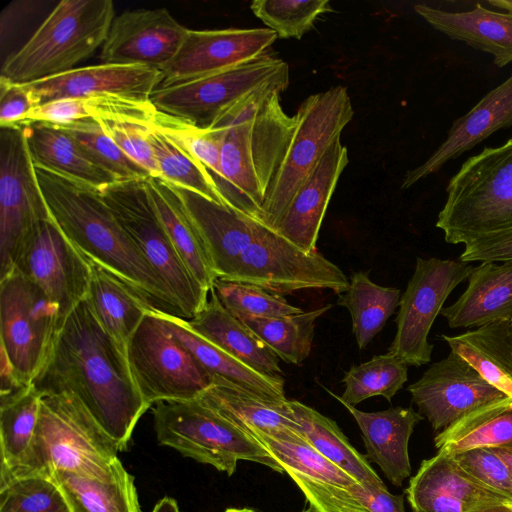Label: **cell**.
<instances>
[{
	"label": "cell",
	"instance_id": "6da1fadb",
	"mask_svg": "<svg viewBox=\"0 0 512 512\" xmlns=\"http://www.w3.org/2000/svg\"><path fill=\"white\" fill-rule=\"evenodd\" d=\"M171 187L200 233L216 279L252 284L282 296L318 289L340 295L347 290V276L318 251L305 252L259 219Z\"/></svg>",
	"mask_w": 512,
	"mask_h": 512
},
{
	"label": "cell",
	"instance_id": "7a4b0ae2",
	"mask_svg": "<svg viewBox=\"0 0 512 512\" xmlns=\"http://www.w3.org/2000/svg\"><path fill=\"white\" fill-rule=\"evenodd\" d=\"M40 394L70 391L98 425L126 451L150 408L132 377L126 354L102 327L87 299L66 317L32 381Z\"/></svg>",
	"mask_w": 512,
	"mask_h": 512
},
{
	"label": "cell",
	"instance_id": "3957f363",
	"mask_svg": "<svg viewBox=\"0 0 512 512\" xmlns=\"http://www.w3.org/2000/svg\"><path fill=\"white\" fill-rule=\"evenodd\" d=\"M35 173L51 217L88 261L120 279L151 306L181 317L164 282L100 190L47 169L35 167Z\"/></svg>",
	"mask_w": 512,
	"mask_h": 512
},
{
	"label": "cell",
	"instance_id": "277c9868",
	"mask_svg": "<svg viewBox=\"0 0 512 512\" xmlns=\"http://www.w3.org/2000/svg\"><path fill=\"white\" fill-rule=\"evenodd\" d=\"M288 85L276 82L254 91L224 110L209 126L225 129L221 170L226 206L259 220L296 123L280 102Z\"/></svg>",
	"mask_w": 512,
	"mask_h": 512
},
{
	"label": "cell",
	"instance_id": "5b68a950",
	"mask_svg": "<svg viewBox=\"0 0 512 512\" xmlns=\"http://www.w3.org/2000/svg\"><path fill=\"white\" fill-rule=\"evenodd\" d=\"M119 451L117 443L74 393L43 394L29 459L14 478H52L56 473L68 472L109 479L124 467L117 456Z\"/></svg>",
	"mask_w": 512,
	"mask_h": 512
},
{
	"label": "cell",
	"instance_id": "8992f818",
	"mask_svg": "<svg viewBox=\"0 0 512 512\" xmlns=\"http://www.w3.org/2000/svg\"><path fill=\"white\" fill-rule=\"evenodd\" d=\"M115 18L111 0H63L1 66L0 78L28 84L72 69L102 47Z\"/></svg>",
	"mask_w": 512,
	"mask_h": 512
},
{
	"label": "cell",
	"instance_id": "52a82bcc",
	"mask_svg": "<svg viewBox=\"0 0 512 512\" xmlns=\"http://www.w3.org/2000/svg\"><path fill=\"white\" fill-rule=\"evenodd\" d=\"M436 227L450 244L512 229V138L469 157L449 180Z\"/></svg>",
	"mask_w": 512,
	"mask_h": 512
},
{
	"label": "cell",
	"instance_id": "ba28073f",
	"mask_svg": "<svg viewBox=\"0 0 512 512\" xmlns=\"http://www.w3.org/2000/svg\"><path fill=\"white\" fill-rule=\"evenodd\" d=\"M353 116L350 96L341 85L312 94L301 103L290 142L262 205L263 223L277 228L295 193Z\"/></svg>",
	"mask_w": 512,
	"mask_h": 512
},
{
	"label": "cell",
	"instance_id": "9c48e42d",
	"mask_svg": "<svg viewBox=\"0 0 512 512\" xmlns=\"http://www.w3.org/2000/svg\"><path fill=\"white\" fill-rule=\"evenodd\" d=\"M158 443L184 457L208 464L228 476L240 460L284 473L280 464L256 440L203 405L191 401L158 402L152 408Z\"/></svg>",
	"mask_w": 512,
	"mask_h": 512
},
{
	"label": "cell",
	"instance_id": "30bf717a",
	"mask_svg": "<svg viewBox=\"0 0 512 512\" xmlns=\"http://www.w3.org/2000/svg\"><path fill=\"white\" fill-rule=\"evenodd\" d=\"M145 180L115 182L100 192L119 224L164 282L181 318L190 320L206 305L209 292L190 274L177 253L153 208Z\"/></svg>",
	"mask_w": 512,
	"mask_h": 512
},
{
	"label": "cell",
	"instance_id": "8fae6325",
	"mask_svg": "<svg viewBox=\"0 0 512 512\" xmlns=\"http://www.w3.org/2000/svg\"><path fill=\"white\" fill-rule=\"evenodd\" d=\"M126 357L150 407L158 402L195 400L213 383L212 376L169 333L153 306L130 338Z\"/></svg>",
	"mask_w": 512,
	"mask_h": 512
},
{
	"label": "cell",
	"instance_id": "7c38bea8",
	"mask_svg": "<svg viewBox=\"0 0 512 512\" xmlns=\"http://www.w3.org/2000/svg\"><path fill=\"white\" fill-rule=\"evenodd\" d=\"M61 325L57 304L37 284L17 271L0 279L1 349L25 384L38 374Z\"/></svg>",
	"mask_w": 512,
	"mask_h": 512
},
{
	"label": "cell",
	"instance_id": "4fadbf2b",
	"mask_svg": "<svg viewBox=\"0 0 512 512\" xmlns=\"http://www.w3.org/2000/svg\"><path fill=\"white\" fill-rule=\"evenodd\" d=\"M276 82H289V66L282 59L266 53L220 72L160 86L150 100L160 112L207 128L228 107Z\"/></svg>",
	"mask_w": 512,
	"mask_h": 512
},
{
	"label": "cell",
	"instance_id": "5bb4252c",
	"mask_svg": "<svg viewBox=\"0 0 512 512\" xmlns=\"http://www.w3.org/2000/svg\"><path fill=\"white\" fill-rule=\"evenodd\" d=\"M50 217L23 126L0 128V279L14 270L34 227Z\"/></svg>",
	"mask_w": 512,
	"mask_h": 512
},
{
	"label": "cell",
	"instance_id": "9a60e30c",
	"mask_svg": "<svg viewBox=\"0 0 512 512\" xmlns=\"http://www.w3.org/2000/svg\"><path fill=\"white\" fill-rule=\"evenodd\" d=\"M475 266L452 259L420 258L407 287L400 297L396 334L389 347L408 366L431 361L433 345L428 334L443 304Z\"/></svg>",
	"mask_w": 512,
	"mask_h": 512
},
{
	"label": "cell",
	"instance_id": "2e32d148",
	"mask_svg": "<svg viewBox=\"0 0 512 512\" xmlns=\"http://www.w3.org/2000/svg\"><path fill=\"white\" fill-rule=\"evenodd\" d=\"M13 271L29 278L57 304L63 323L87 297L92 263L74 247L50 217L39 222L28 235L19 250Z\"/></svg>",
	"mask_w": 512,
	"mask_h": 512
},
{
	"label": "cell",
	"instance_id": "e0dca14e",
	"mask_svg": "<svg viewBox=\"0 0 512 512\" xmlns=\"http://www.w3.org/2000/svg\"><path fill=\"white\" fill-rule=\"evenodd\" d=\"M407 390L419 413L435 431L447 428L488 402L507 396L453 351L433 363Z\"/></svg>",
	"mask_w": 512,
	"mask_h": 512
},
{
	"label": "cell",
	"instance_id": "ac0fdd59",
	"mask_svg": "<svg viewBox=\"0 0 512 512\" xmlns=\"http://www.w3.org/2000/svg\"><path fill=\"white\" fill-rule=\"evenodd\" d=\"M269 28L188 30L173 59L162 69L169 86L252 61L277 40Z\"/></svg>",
	"mask_w": 512,
	"mask_h": 512
},
{
	"label": "cell",
	"instance_id": "d6986e66",
	"mask_svg": "<svg viewBox=\"0 0 512 512\" xmlns=\"http://www.w3.org/2000/svg\"><path fill=\"white\" fill-rule=\"evenodd\" d=\"M188 30L165 8L125 11L111 24L101 47V63L148 66L162 71Z\"/></svg>",
	"mask_w": 512,
	"mask_h": 512
},
{
	"label": "cell",
	"instance_id": "ffe728a7",
	"mask_svg": "<svg viewBox=\"0 0 512 512\" xmlns=\"http://www.w3.org/2000/svg\"><path fill=\"white\" fill-rule=\"evenodd\" d=\"M258 443L296 483L309 504L321 512H370L356 495L361 483L320 455L306 440L263 437Z\"/></svg>",
	"mask_w": 512,
	"mask_h": 512
},
{
	"label": "cell",
	"instance_id": "44dd1931",
	"mask_svg": "<svg viewBox=\"0 0 512 512\" xmlns=\"http://www.w3.org/2000/svg\"><path fill=\"white\" fill-rule=\"evenodd\" d=\"M163 77V72L153 67L101 63L24 85L37 106L57 99L105 94L150 100Z\"/></svg>",
	"mask_w": 512,
	"mask_h": 512
},
{
	"label": "cell",
	"instance_id": "7402d4cb",
	"mask_svg": "<svg viewBox=\"0 0 512 512\" xmlns=\"http://www.w3.org/2000/svg\"><path fill=\"white\" fill-rule=\"evenodd\" d=\"M197 399L257 442L305 440L288 399L266 398L218 378Z\"/></svg>",
	"mask_w": 512,
	"mask_h": 512
},
{
	"label": "cell",
	"instance_id": "603a6c76",
	"mask_svg": "<svg viewBox=\"0 0 512 512\" xmlns=\"http://www.w3.org/2000/svg\"><path fill=\"white\" fill-rule=\"evenodd\" d=\"M512 126V75L489 91L465 115L456 119L446 139L420 166L409 170L401 188L407 189L421 179L439 171L447 162L468 150L500 129Z\"/></svg>",
	"mask_w": 512,
	"mask_h": 512
},
{
	"label": "cell",
	"instance_id": "cb8c5ba5",
	"mask_svg": "<svg viewBox=\"0 0 512 512\" xmlns=\"http://www.w3.org/2000/svg\"><path fill=\"white\" fill-rule=\"evenodd\" d=\"M348 163V150L339 136L295 193L275 230L303 251L316 252L327 206Z\"/></svg>",
	"mask_w": 512,
	"mask_h": 512
},
{
	"label": "cell",
	"instance_id": "d4e9b609",
	"mask_svg": "<svg viewBox=\"0 0 512 512\" xmlns=\"http://www.w3.org/2000/svg\"><path fill=\"white\" fill-rule=\"evenodd\" d=\"M325 389L354 417L363 437L367 459L377 464L393 485L400 487L412 471L408 443L423 416L410 407L364 412Z\"/></svg>",
	"mask_w": 512,
	"mask_h": 512
},
{
	"label": "cell",
	"instance_id": "484cf974",
	"mask_svg": "<svg viewBox=\"0 0 512 512\" xmlns=\"http://www.w3.org/2000/svg\"><path fill=\"white\" fill-rule=\"evenodd\" d=\"M413 8L432 28L450 39L491 54L496 67L512 62V14L489 10L480 3L465 12H448L427 4Z\"/></svg>",
	"mask_w": 512,
	"mask_h": 512
},
{
	"label": "cell",
	"instance_id": "4316f807",
	"mask_svg": "<svg viewBox=\"0 0 512 512\" xmlns=\"http://www.w3.org/2000/svg\"><path fill=\"white\" fill-rule=\"evenodd\" d=\"M440 314L450 328H478L512 319V260L474 267L466 290Z\"/></svg>",
	"mask_w": 512,
	"mask_h": 512
},
{
	"label": "cell",
	"instance_id": "83f0119b",
	"mask_svg": "<svg viewBox=\"0 0 512 512\" xmlns=\"http://www.w3.org/2000/svg\"><path fill=\"white\" fill-rule=\"evenodd\" d=\"M169 333L185 347L212 376L260 396L285 400L283 376H270L239 361L219 346L196 333L186 319L155 308Z\"/></svg>",
	"mask_w": 512,
	"mask_h": 512
},
{
	"label": "cell",
	"instance_id": "f1b7e54d",
	"mask_svg": "<svg viewBox=\"0 0 512 512\" xmlns=\"http://www.w3.org/2000/svg\"><path fill=\"white\" fill-rule=\"evenodd\" d=\"M188 325L198 334L249 367L270 376H283L279 358L245 324L227 311L213 291Z\"/></svg>",
	"mask_w": 512,
	"mask_h": 512
},
{
	"label": "cell",
	"instance_id": "f546056e",
	"mask_svg": "<svg viewBox=\"0 0 512 512\" xmlns=\"http://www.w3.org/2000/svg\"><path fill=\"white\" fill-rule=\"evenodd\" d=\"M148 195L166 233L195 280L210 293L216 276L200 233L174 189L160 178L145 180Z\"/></svg>",
	"mask_w": 512,
	"mask_h": 512
},
{
	"label": "cell",
	"instance_id": "4dcf8cb0",
	"mask_svg": "<svg viewBox=\"0 0 512 512\" xmlns=\"http://www.w3.org/2000/svg\"><path fill=\"white\" fill-rule=\"evenodd\" d=\"M22 126L35 167L62 174L98 190L116 182L61 127L41 122Z\"/></svg>",
	"mask_w": 512,
	"mask_h": 512
},
{
	"label": "cell",
	"instance_id": "1f68e13d",
	"mask_svg": "<svg viewBox=\"0 0 512 512\" xmlns=\"http://www.w3.org/2000/svg\"><path fill=\"white\" fill-rule=\"evenodd\" d=\"M442 338L489 384L512 398V319Z\"/></svg>",
	"mask_w": 512,
	"mask_h": 512
},
{
	"label": "cell",
	"instance_id": "d6a6232c",
	"mask_svg": "<svg viewBox=\"0 0 512 512\" xmlns=\"http://www.w3.org/2000/svg\"><path fill=\"white\" fill-rule=\"evenodd\" d=\"M86 299L99 323L126 354L130 338L151 305L120 279L93 263Z\"/></svg>",
	"mask_w": 512,
	"mask_h": 512
},
{
	"label": "cell",
	"instance_id": "836d02e7",
	"mask_svg": "<svg viewBox=\"0 0 512 512\" xmlns=\"http://www.w3.org/2000/svg\"><path fill=\"white\" fill-rule=\"evenodd\" d=\"M434 444L438 452L448 454L512 447V398L505 396L474 409L439 432Z\"/></svg>",
	"mask_w": 512,
	"mask_h": 512
},
{
	"label": "cell",
	"instance_id": "e575fe53",
	"mask_svg": "<svg viewBox=\"0 0 512 512\" xmlns=\"http://www.w3.org/2000/svg\"><path fill=\"white\" fill-rule=\"evenodd\" d=\"M156 108L151 100L105 94L49 101L32 109L23 125L41 122L57 126L85 119H114L151 124Z\"/></svg>",
	"mask_w": 512,
	"mask_h": 512
},
{
	"label": "cell",
	"instance_id": "d590c367",
	"mask_svg": "<svg viewBox=\"0 0 512 512\" xmlns=\"http://www.w3.org/2000/svg\"><path fill=\"white\" fill-rule=\"evenodd\" d=\"M290 406L305 440L315 451L363 486L386 488L367 457L351 445L335 421L300 401L290 400Z\"/></svg>",
	"mask_w": 512,
	"mask_h": 512
},
{
	"label": "cell",
	"instance_id": "8d00e7d4",
	"mask_svg": "<svg viewBox=\"0 0 512 512\" xmlns=\"http://www.w3.org/2000/svg\"><path fill=\"white\" fill-rule=\"evenodd\" d=\"M41 395L32 386L0 399V482L17 477L32 449Z\"/></svg>",
	"mask_w": 512,
	"mask_h": 512
},
{
	"label": "cell",
	"instance_id": "74e56055",
	"mask_svg": "<svg viewBox=\"0 0 512 512\" xmlns=\"http://www.w3.org/2000/svg\"><path fill=\"white\" fill-rule=\"evenodd\" d=\"M70 512H141L134 476L124 467L109 479L59 472L52 476Z\"/></svg>",
	"mask_w": 512,
	"mask_h": 512
},
{
	"label": "cell",
	"instance_id": "f35d334b",
	"mask_svg": "<svg viewBox=\"0 0 512 512\" xmlns=\"http://www.w3.org/2000/svg\"><path fill=\"white\" fill-rule=\"evenodd\" d=\"M400 290L372 282L367 272H356L349 280L338 304L347 308L359 349H364L382 330L399 306Z\"/></svg>",
	"mask_w": 512,
	"mask_h": 512
},
{
	"label": "cell",
	"instance_id": "ab89813d",
	"mask_svg": "<svg viewBox=\"0 0 512 512\" xmlns=\"http://www.w3.org/2000/svg\"><path fill=\"white\" fill-rule=\"evenodd\" d=\"M408 486L455 498L464 504L467 512L511 501L473 479L457 464L452 454L444 452L423 460Z\"/></svg>",
	"mask_w": 512,
	"mask_h": 512
},
{
	"label": "cell",
	"instance_id": "60d3db41",
	"mask_svg": "<svg viewBox=\"0 0 512 512\" xmlns=\"http://www.w3.org/2000/svg\"><path fill=\"white\" fill-rule=\"evenodd\" d=\"M330 308L331 304H327L311 311L281 317H235L249 327L279 359L301 365L310 355L316 320Z\"/></svg>",
	"mask_w": 512,
	"mask_h": 512
},
{
	"label": "cell",
	"instance_id": "b9f144b4",
	"mask_svg": "<svg viewBox=\"0 0 512 512\" xmlns=\"http://www.w3.org/2000/svg\"><path fill=\"white\" fill-rule=\"evenodd\" d=\"M148 137L154 151L160 179L171 186L193 191L225 205L212 176L199 161L152 124L149 127Z\"/></svg>",
	"mask_w": 512,
	"mask_h": 512
},
{
	"label": "cell",
	"instance_id": "7bdbcfd3",
	"mask_svg": "<svg viewBox=\"0 0 512 512\" xmlns=\"http://www.w3.org/2000/svg\"><path fill=\"white\" fill-rule=\"evenodd\" d=\"M407 379L408 365L402 359L390 352L375 355L345 372V389L337 397L352 406L375 396L391 401Z\"/></svg>",
	"mask_w": 512,
	"mask_h": 512
},
{
	"label": "cell",
	"instance_id": "ee69618b",
	"mask_svg": "<svg viewBox=\"0 0 512 512\" xmlns=\"http://www.w3.org/2000/svg\"><path fill=\"white\" fill-rule=\"evenodd\" d=\"M151 124L208 170L222 196L224 179L221 170V149L225 129L203 128L186 119L158 110Z\"/></svg>",
	"mask_w": 512,
	"mask_h": 512
},
{
	"label": "cell",
	"instance_id": "f6af8a7d",
	"mask_svg": "<svg viewBox=\"0 0 512 512\" xmlns=\"http://www.w3.org/2000/svg\"><path fill=\"white\" fill-rule=\"evenodd\" d=\"M85 151L89 158L116 182L145 180L150 174L128 157L103 131L97 120L85 119L59 126Z\"/></svg>",
	"mask_w": 512,
	"mask_h": 512
},
{
	"label": "cell",
	"instance_id": "bcb514c9",
	"mask_svg": "<svg viewBox=\"0 0 512 512\" xmlns=\"http://www.w3.org/2000/svg\"><path fill=\"white\" fill-rule=\"evenodd\" d=\"M250 8L278 38L296 39L313 27L319 15L332 11L328 0H255Z\"/></svg>",
	"mask_w": 512,
	"mask_h": 512
},
{
	"label": "cell",
	"instance_id": "7dc6e473",
	"mask_svg": "<svg viewBox=\"0 0 512 512\" xmlns=\"http://www.w3.org/2000/svg\"><path fill=\"white\" fill-rule=\"evenodd\" d=\"M211 291L234 316L270 318L303 312L301 308L289 304L282 295L252 284L216 279Z\"/></svg>",
	"mask_w": 512,
	"mask_h": 512
},
{
	"label": "cell",
	"instance_id": "c3c4849f",
	"mask_svg": "<svg viewBox=\"0 0 512 512\" xmlns=\"http://www.w3.org/2000/svg\"><path fill=\"white\" fill-rule=\"evenodd\" d=\"M0 512H70L52 478L29 475L0 483Z\"/></svg>",
	"mask_w": 512,
	"mask_h": 512
},
{
	"label": "cell",
	"instance_id": "681fc988",
	"mask_svg": "<svg viewBox=\"0 0 512 512\" xmlns=\"http://www.w3.org/2000/svg\"><path fill=\"white\" fill-rule=\"evenodd\" d=\"M452 455L473 479L512 501L509 469L492 448H476Z\"/></svg>",
	"mask_w": 512,
	"mask_h": 512
},
{
	"label": "cell",
	"instance_id": "f907efd6",
	"mask_svg": "<svg viewBox=\"0 0 512 512\" xmlns=\"http://www.w3.org/2000/svg\"><path fill=\"white\" fill-rule=\"evenodd\" d=\"M97 121L103 131L128 157L144 168L151 177L159 178L154 151L148 137L151 124L114 119Z\"/></svg>",
	"mask_w": 512,
	"mask_h": 512
},
{
	"label": "cell",
	"instance_id": "816d5d0a",
	"mask_svg": "<svg viewBox=\"0 0 512 512\" xmlns=\"http://www.w3.org/2000/svg\"><path fill=\"white\" fill-rule=\"evenodd\" d=\"M463 262H504L512 260V229L480 236L464 244Z\"/></svg>",
	"mask_w": 512,
	"mask_h": 512
},
{
	"label": "cell",
	"instance_id": "f5cc1de1",
	"mask_svg": "<svg viewBox=\"0 0 512 512\" xmlns=\"http://www.w3.org/2000/svg\"><path fill=\"white\" fill-rule=\"evenodd\" d=\"M36 106L24 84L0 78V128L21 126Z\"/></svg>",
	"mask_w": 512,
	"mask_h": 512
},
{
	"label": "cell",
	"instance_id": "db71d44e",
	"mask_svg": "<svg viewBox=\"0 0 512 512\" xmlns=\"http://www.w3.org/2000/svg\"><path fill=\"white\" fill-rule=\"evenodd\" d=\"M405 493L412 512H467L462 502L440 492L408 486Z\"/></svg>",
	"mask_w": 512,
	"mask_h": 512
},
{
	"label": "cell",
	"instance_id": "11a10c76",
	"mask_svg": "<svg viewBox=\"0 0 512 512\" xmlns=\"http://www.w3.org/2000/svg\"><path fill=\"white\" fill-rule=\"evenodd\" d=\"M356 495L370 512H405L404 498L394 495L386 488H375L359 484Z\"/></svg>",
	"mask_w": 512,
	"mask_h": 512
},
{
	"label": "cell",
	"instance_id": "9f6ffc18",
	"mask_svg": "<svg viewBox=\"0 0 512 512\" xmlns=\"http://www.w3.org/2000/svg\"><path fill=\"white\" fill-rule=\"evenodd\" d=\"M151 512H181L177 501L172 498L165 496L160 499L154 506Z\"/></svg>",
	"mask_w": 512,
	"mask_h": 512
},
{
	"label": "cell",
	"instance_id": "6f0895ef",
	"mask_svg": "<svg viewBox=\"0 0 512 512\" xmlns=\"http://www.w3.org/2000/svg\"><path fill=\"white\" fill-rule=\"evenodd\" d=\"M471 512H512V501L495 504L490 506H485Z\"/></svg>",
	"mask_w": 512,
	"mask_h": 512
},
{
	"label": "cell",
	"instance_id": "680465c9",
	"mask_svg": "<svg viewBox=\"0 0 512 512\" xmlns=\"http://www.w3.org/2000/svg\"><path fill=\"white\" fill-rule=\"evenodd\" d=\"M507 465L512 478V447L492 448Z\"/></svg>",
	"mask_w": 512,
	"mask_h": 512
},
{
	"label": "cell",
	"instance_id": "91938a15",
	"mask_svg": "<svg viewBox=\"0 0 512 512\" xmlns=\"http://www.w3.org/2000/svg\"><path fill=\"white\" fill-rule=\"evenodd\" d=\"M488 3L512 14V0H489Z\"/></svg>",
	"mask_w": 512,
	"mask_h": 512
},
{
	"label": "cell",
	"instance_id": "94428289",
	"mask_svg": "<svg viewBox=\"0 0 512 512\" xmlns=\"http://www.w3.org/2000/svg\"><path fill=\"white\" fill-rule=\"evenodd\" d=\"M225 512H257L253 509L249 508H228L225 510Z\"/></svg>",
	"mask_w": 512,
	"mask_h": 512
},
{
	"label": "cell",
	"instance_id": "6125c7cd",
	"mask_svg": "<svg viewBox=\"0 0 512 512\" xmlns=\"http://www.w3.org/2000/svg\"><path fill=\"white\" fill-rule=\"evenodd\" d=\"M301 512H321L318 508H316L314 505L309 504L307 508L302 510Z\"/></svg>",
	"mask_w": 512,
	"mask_h": 512
}]
</instances>
